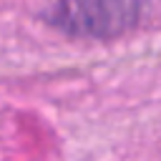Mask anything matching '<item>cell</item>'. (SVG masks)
Wrapping results in <instances>:
<instances>
[{"label":"cell","mask_w":161,"mask_h":161,"mask_svg":"<svg viewBox=\"0 0 161 161\" xmlns=\"http://www.w3.org/2000/svg\"><path fill=\"white\" fill-rule=\"evenodd\" d=\"M141 0H45L38 18L68 38L111 40L141 20Z\"/></svg>","instance_id":"obj_1"}]
</instances>
